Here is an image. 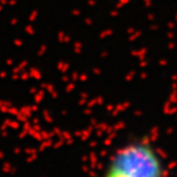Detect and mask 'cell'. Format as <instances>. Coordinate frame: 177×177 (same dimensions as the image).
<instances>
[{"mask_svg": "<svg viewBox=\"0 0 177 177\" xmlns=\"http://www.w3.org/2000/svg\"><path fill=\"white\" fill-rule=\"evenodd\" d=\"M101 177H167V167L154 145L135 140L112 154Z\"/></svg>", "mask_w": 177, "mask_h": 177, "instance_id": "obj_1", "label": "cell"}]
</instances>
